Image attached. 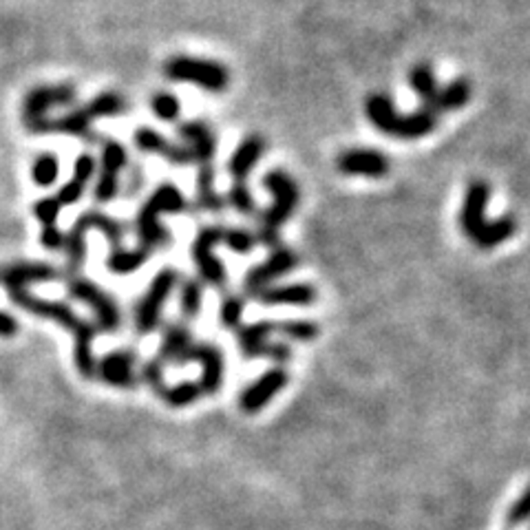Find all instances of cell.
Instances as JSON below:
<instances>
[{
    "mask_svg": "<svg viewBox=\"0 0 530 530\" xmlns=\"http://www.w3.org/2000/svg\"><path fill=\"white\" fill-rule=\"evenodd\" d=\"M219 318H222V325L226 327V330H237L239 323H241L243 318V299L237 297V294H226L222 301Z\"/></svg>",
    "mask_w": 530,
    "mask_h": 530,
    "instance_id": "cell-38",
    "label": "cell"
},
{
    "mask_svg": "<svg viewBox=\"0 0 530 530\" xmlns=\"http://www.w3.org/2000/svg\"><path fill=\"white\" fill-rule=\"evenodd\" d=\"M60 272L49 264H12L0 270V283L12 290H27L31 283H46V281L58 279Z\"/></svg>",
    "mask_w": 530,
    "mask_h": 530,
    "instance_id": "cell-21",
    "label": "cell"
},
{
    "mask_svg": "<svg viewBox=\"0 0 530 530\" xmlns=\"http://www.w3.org/2000/svg\"><path fill=\"white\" fill-rule=\"evenodd\" d=\"M201 305H204V288L197 279H189L181 283V292H180V307L184 318H192L199 316Z\"/></svg>",
    "mask_w": 530,
    "mask_h": 530,
    "instance_id": "cell-33",
    "label": "cell"
},
{
    "mask_svg": "<svg viewBox=\"0 0 530 530\" xmlns=\"http://www.w3.org/2000/svg\"><path fill=\"white\" fill-rule=\"evenodd\" d=\"M60 175V159L54 153H42L31 164V181L40 189H49L58 181Z\"/></svg>",
    "mask_w": 530,
    "mask_h": 530,
    "instance_id": "cell-32",
    "label": "cell"
},
{
    "mask_svg": "<svg viewBox=\"0 0 530 530\" xmlns=\"http://www.w3.org/2000/svg\"><path fill=\"white\" fill-rule=\"evenodd\" d=\"M164 76L172 82L197 84L208 93H223L230 84V73L223 64L215 60L190 58V55H172L164 64Z\"/></svg>",
    "mask_w": 530,
    "mask_h": 530,
    "instance_id": "cell-7",
    "label": "cell"
},
{
    "mask_svg": "<svg viewBox=\"0 0 530 530\" xmlns=\"http://www.w3.org/2000/svg\"><path fill=\"white\" fill-rule=\"evenodd\" d=\"M365 115L372 122L374 129L396 139H420L426 138L438 126V115L420 109L416 114L402 115L396 111V105L384 93H372L365 100Z\"/></svg>",
    "mask_w": 530,
    "mask_h": 530,
    "instance_id": "cell-2",
    "label": "cell"
},
{
    "mask_svg": "<svg viewBox=\"0 0 530 530\" xmlns=\"http://www.w3.org/2000/svg\"><path fill=\"white\" fill-rule=\"evenodd\" d=\"M135 363H138V356L133 349H115L106 354L100 363H96V376H100V380H105L111 387L130 389L138 384Z\"/></svg>",
    "mask_w": 530,
    "mask_h": 530,
    "instance_id": "cell-18",
    "label": "cell"
},
{
    "mask_svg": "<svg viewBox=\"0 0 530 530\" xmlns=\"http://www.w3.org/2000/svg\"><path fill=\"white\" fill-rule=\"evenodd\" d=\"M336 166L342 175H360L369 177V180H380L389 172L391 164L380 151L374 148H349V151L341 153L336 159Z\"/></svg>",
    "mask_w": 530,
    "mask_h": 530,
    "instance_id": "cell-17",
    "label": "cell"
},
{
    "mask_svg": "<svg viewBox=\"0 0 530 530\" xmlns=\"http://www.w3.org/2000/svg\"><path fill=\"white\" fill-rule=\"evenodd\" d=\"M151 111L157 120L175 122L181 114V102H180V97L172 96V93H168V91L155 93L153 100H151Z\"/></svg>",
    "mask_w": 530,
    "mask_h": 530,
    "instance_id": "cell-35",
    "label": "cell"
},
{
    "mask_svg": "<svg viewBox=\"0 0 530 530\" xmlns=\"http://www.w3.org/2000/svg\"><path fill=\"white\" fill-rule=\"evenodd\" d=\"M257 301L267 307H307L316 301V290L309 283L270 285L257 297Z\"/></svg>",
    "mask_w": 530,
    "mask_h": 530,
    "instance_id": "cell-22",
    "label": "cell"
},
{
    "mask_svg": "<svg viewBox=\"0 0 530 530\" xmlns=\"http://www.w3.org/2000/svg\"><path fill=\"white\" fill-rule=\"evenodd\" d=\"M9 299L22 307L25 312L36 314V316L54 321L63 325L64 330L73 332L76 336V349H73V360H76L78 372L84 378L96 376V356H93V339H96V327L91 323L82 321L67 303L60 301H46V299L34 297L27 290H12Z\"/></svg>",
    "mask_w": 530,
    "mask_h": 530,
    "instance_id": "cell-1",
    "label": "cell"
},
{
    "mask_svg": "<svg viewBox=\"0 0 530 530\" xmlns=\"http://www.w3.org/2000/svg\"><path fill=\"white\" fill-rule=\"evenodd\" d=\"M133 142L142 153L162 155V157H166V162H171L172 166H189V164H195L192 162L190 151L184 144L171 142V139L164 138V135L157 133L155 129H148V126L135 130Z\"/></svg>",
    "mask_w": 530,
    "mask_h": 530,
    "instance_id": "cell-20",
    "label": "cell"
},
{
    "mask_svg": "<svg viewBox=\"0 0 530 530\" xmlns=\"http://www.w3.org/2000/svg\"><path fill=\"white\" fill-rule=\"evenodd\" d=\"M515 230H517V222H515L513 217H500L495 219V222H489V226L477 234L473 246L480 248V250H492V248H497L500 243L509 241L515 234Z\"/></svg>",
    "mask_w": 530,
    "mask_h": 530,
    "instance_id": "cell-30",
    "label": "cell"
},
{
    "mask_svg": "<svg viewBox=\"0 0 530 530\" xmlns=\"http://www.w3.org/2000/svg\"><path fill=\"white\" fill-rule=\"evenodd\" d=\"M129 164V153L124 144L117 139H105L100 151V177L96 184V199L100 204H109L120 192V172Z\"/></svg>",
    "mask_w": 530,
    "mask_h": 530,
    "instance_id": "cell-14",
    "label": "cell"
},
{
    "mask_svg": "<svg viewBox=\"0 0 530 530\" xmlns=\"http://www.w3.org/2000/svg\"><path fill=\"white\" fill-rule=\"evenodd\" d=\"M40 243L46 250H64V234L58 226H42Z\"/></svg>",
    "mask_w": 530,
    "mask_h": 530,
    "instance_id": "cell-45",
    "label": "cell"
},
{
    "mask_svg": "<svg viewBox=\"0 0 530 530\" xmlns=\"http://www.w3.org/2000/svg\"><path fill=\"white\" fill-rule=\"evenodd\" d=\"M180 138L184 139V147L192 155V162L197 166H215V155H217V138H215L213 129L206 122L190 120L180 124L177 129Z\"/></svg>",
    "mask_w": 530,
    "mask_h": 530,
    "instance_id": "cell-19",
    "label": "cell"
},
{
    "mask_svg": "<svg viewBox=\"0 0 530 530\" xmlns=\"http://www.w3.org/2000/svg\"><path fill=\"white\" fill-rule=\"evenodd\" d=\"M471 100V82L467 78H458L453 82H449L447 87H442L435 97V115L449 114V111H459L468 105Z\"/></svg>",
    "mask_w": 530,
    "mask_h": 530,
    "instance_id": "cell-27",
    "label": "cell"
},
{
    "mask_svg": "<svg viewBox=\"0 0 530 530\" xmlns=\"http://www.w3.org/2000/svg\"><path fill=\"white\" fill-rule=\"evenodd\" d=\"M69 294H72L76 301H82L84 305L96 312L97 318V327L105 332H115L122 323V314L117 303L114 301L111 294H106L105 290L100 288L97 283H93L91 279H84V276H72L67 285Z\"/></svg>",
    "mask_w": 530,
    "mask_h": 530,
    "instance_id": "cell-11",
    "label": "cell"
},
{
    "mask_svg": "<svg viewBox=\"0 0 530 530\" xmlns=\"http://www.w3.org/2000/svg\"><path fill=\"white\" fill-rule=\"evenodd\" d=\"M409 84L411 88H414L417 100H420L422 109L435 114L433 106H435V97H438L440 87H438V80H435L433 67L425 63L416 64V67L409 72Z\"/></svg>",
    "mask_w": 530,
    "mask_h": 530,
    "instance_id": "cell-26",
    "label": "cell"
},
{
    "mask_svg": "<svg viewBox=\"0 0 530 530\" xmlns=\"http://www.w3.org/2000/svg\"><path fill=\"white\" fill-rule=\"evenodd\" d=\"M265 151V142L261 135H248L241 144L237 147V151L232 153L228 162V172L234 180V184H248V175L255 171V166L259 164L261 155Z\"/></svg>",
    "mask_w": 530,
    "mask_h": 530,
    "instance_id": "cell-23",
    "label": "cell"
},
{
    "mask_svg": "<svg viewBox=\"0 0 530 530\" xmlns=\"http://www.w3.org/2000/svg\"><path fill=\"white\" fill-rule=\"evenodd\" d=\"M197 206L208 213H222L226 199L217 192L215 186V166H199V177H197Z\"/></svg>",
    "mask_w": 530,
    "mask_h": 530,
    "instance_id": "cell-28",
    "label": "cell"
},
{
    "mask_svg": "<svg viewBox=\"0 0 530 530\" xmlns=\"http://www.w3.org/2000/svg\"><path fill=\"white\" fill-rule=\"evenodd\" d=\"M491 189L486 181L477 180L468 186L467 195H464L462 210H459V228L462 232L471 239V243L475 241L477 234L489 226L486 219V206H489Z\"/></svg>",
    "mask_w": 530,
    "mask_h": 530,
    "instance_id": "cell-16",
    "label": "cell"
},
{
    "mask_svg": "<svg viewBox=\"0 0 530 530\" xmlns=\"http://www.w3.org/2000/svg\"><path fill=\"white\" fill-rule=\"evenodd\" d=\"M223 232L226 228L223 226H206L199 230V234L195 237L190 248L192 261H195L197 270H199V276L213 288H223L226 285V267H223L222 259L215 255V248L222 243Z\"/></svg>",
    "mask_w": 530,
    "mask_h": 530,
    "instance_id": "cell-10",
    "label": "cell"
},
{
    "mask_svg": "<svg viewBox=\"0 0 530 530\" xmlns=\"http://www.w3.org/2000/svg\"><path fill=\"white\" fill-rule=\"evenodd\" d=\"M222 243H226L230 250L237 252V255H250L257 243H259V239H257L255 232L246 228H226Z\"/></svg>",
    "mask_w": 530,
    "mask_h": 530,
    "instance_id": "cell-36",
    "label": "cell"
},
{
    "mask_svg": "<svg viewBox=\"0 0 530 530\" xmlns=\"http://www.w3.org/2000/svg\"><path fill=\"white\" fill-rule=\"evenodd\" d=\"M192 345V332L184 323H172V325L166 327L164 332V341L157 349V360L162 365L177 363L181 354Z\"/></svg>",
    "mask_w": 530,
    "mask_h": 530,
    "instance_id": "cell-24",
    "label": "cell"
},
{
    "mask_svg": "<svg viewBox=\"0 0 530 530\" xmlns=\"http://www.w3.org/2000/svg\"><path fill=\"white\" fill-rule=\"evenodd\" d=\"M142 378H144V383L151 384V387L155 389V393H157L159 389L166 384L164 383V365L159 363L157 358L148 360V363L142 367Z\"/></svg>",
    "mask_w": 530,
    "mask_h": 530,
    "instance_id": "cell-43",
    "label": "cell"
},
{
    "mask_svg": "<svg viewBox=\"0 0 530 530\" xmlns=\"http://www.w3.org/2000/svg\"><path fill=\"white\" fill-rule=\"evenodd\" d=\"M151 257V250L147 248H133V250H124V248H114L106 259V267H109L114 274H133L139 267L148 261Z\"/></svg>",
    "mask_w": 530,
    "mask_h": 530,
    "instance_id": "cell-29",
    "label": "cell"
},
{
    "mask_svg": "<svg viewBox=\"0 0 530 530\" xmlns=\"http://www.w3.org/2000/svg\"><path fill=\"white\" fill-rule=\"evenodd\" d=\"M124 111H126L124 97L115 91H106L93 97L88 105L72 111V114L46 122L45 133H64V135H73V138L93 139V122L100 120V117L122 115Z\"/></svg>",
    "mask_w": 530,
    "mask_h": 530,
    "instance_id": "cell-5",
    "label": "cell"
},
{
    "mask_svg": "<svg viewBox=\"0 0 530 530\" xmlns=\"http://www.w3.org/2000/svg\"><path fill=\"white\" fill-rule=\"evenodd\" d=\"M189 363H199L201 365V391L206 396H215L219 393L223 384V354L217 345H210V342H192L189 349L177 358L175 365H189Z\"/></svg>",
    "mask_w": 530,
    "mask_h": 530,
    "instance_id": "cell-13",
    "label": "cell"
},
{
    "mask_svg": "<svg viewBox=\"0 0 530 530\" xmlns=\"http://www.w3.org/2000/svg\"><path fill=\"white\" fill-rule=\"evenodd\" d=\"M84 189H87V186L84 184H80L78 180H69L67 184L63 186V189L58 190V195H55V199L60 201V206H72V204H78L80 199H82V195H84Z\"/></svg>",
    "mask_w": 530,
    "mask_h": 530,
    "instance_id": "cell-42",
    "label": "cell"
},
{
    "mask_svg": "<svg viewBox=\"0 0 530 530\" xmlns=\"http://www.w3.org/2000/svg\"><path fill=\"white\" fill-rule=\"evenodd\" d=\"M60 201L55 197H42L34 204V217L38 219L42 226H58V217H60Z\"/></svg>",
    "mask_w": 530,
    "mask_h": 530,
    "instance_id": "cell-39",
    "label": "cell"
},
{
    "mask_svg": "<svg viewBox=\"0 0 530 530\" xmlns=\"http://www.w3.org/2000/svg\"><path fill=\"white\" fill-rule=\"evenodd\" d=\"M276 334V325L272 321H259L252 323V325H246L239 330V347H241L243 358L252 360L259 358L261 349H264L265 342L272 341V336Z\"/></svg>",
    "mask_w": 530,
    "mask_h": 530,
    "instance_id": "cell-25",
    "label": "cell"
},
{
    "mask_svg": "<svg viewBox=\"0 0 530 530\" xmlns=\"http://www.w3.org/2000/svg\"><path fill=\"white\" fill-rule=\"evenodd\" d=\"M177 281H180V274L172 267H164L153 276L147 294L135 305V330L139 334H151L157 330L159 321H162V309L172 290L177 288Z\"/></svg>",
    "mask_w": 530,
    "mask_h": 530,
    "instance_id": "cell-9",
    "label": "cell"
},
{
    "mask_svg": "<svg viewBox=\"0 0 530 530\" xmlns=\"http://www.w3.org/2000/svg\"><path fill=\"white\" fill-rule=\"evenodd\" d=\"M189 208L184 192L172 184H162L144 201L135 219V232H138L139 246L147 250H157L171 243V232L162 226V215H181Z\"/></svg>",
    "mask_w": 530,
    "mask_h": 530,
    "instance_id": "cell-3",
    "label": "cell"
},
{
    "mask_svg": "<svg viewBox=\"0 0 530 530\" xmlns=\"http://www.w3.org/2000/svg\"><path fill=\"white\" fill-rule=\"evenodd\" d=\"M18 330H21V325H18L16 318L7 312H0V336L3 339H12V336L18 334Z\"/></svg>",
    "mask_w": 530,
    "mask_h": 530,
    "instance_id": "cell-46",
    "label": "cell"
},
{
    "mask_svg": "<svg viewBox=\"0 0 530 530\" xmlns=\"http://www.w3.org/2000/svg\"><path fill=\"white\" fill-rule=\"evenodd\" d=\"M228 204L232 206L237 213H241L243 217H252L257 215V201L252 197L248 184H232V189L228 192Z\"/></svg>",
    "mask_w": 530,
    "mask_h": 530,
    "instance_id": "cell-37",
    "label": "cell"
},
{
    "mask_svg": "<svg viewBox=\"0 0 530 530\" xmlns=\"http://www.w3.org/2000/svg\"><path fill=\"white\" fill-rule=\"evenodd\" d=\"M259 358H270L274 360V363H288L290 358H292V349H290V345H285V342H265L264 349H261Z\"/></svg>",
    "mask_w": 530,
    "mask_h": 530,
    "instance_id": "cell-44",
    "label": "cell"
},
{
    "mask_svg": "<svg viewBox=\"0 0 530 530\" xmlns=\"http://www.w3.org/2000/svg\"><path fill=\"white\" fill-rule=\"evenodd\" d=\"M93 175H96V159H93V155H78L76 164H73V180H78L80 184L87 186L88 181L93 180Z\"/></svg>",
    "mask_w": 530,
    "mask_h": 530,
    "instance_id": "cell-41",
    "label": "cell"
},
{
    "mask_svg": "<svg viewBox=\"0 0 530 530\" xmlns=\"http://www.w3.org/2000/svg\"><path fill=\"white\" fill-rule=\"evenodd\" d=\"M91 230L105 234L109 239L111 248H122V239H124V226L114 217H109L106 213L100 210H87L84 215H80L78 222L73 223L69 234L64 237V250H67V270L73 276L78 274V270L84 264V255H87V246L84 239Z\"/></svg>",
    "mask_w": 530,
    "mask_h": 530,
    "instance_id": "cell-6",
    "label": "cell"
},
{
    "mask_svg": "<svg viewBox=\"0 0 530 530\" xmlns=\"http://www.w3.org/2000/svg\"><path fill=\"white\" fill-rule=\"evenodd\" d=\"M288 383H290L288 369L283 367L270 369V372H265L264 376H259L255 383L248 384V387L243 389L241 396H239V409L248 416L259 414L265 405H270L272 398H274L276 393L283 391Z\"/></svg>",
    "mask_w": 530,
    "mask_h": 530,
    "instance_id": "cell-15",
    "label": "cell"
},
{
    "mask_svg": "<svg viewBox=\"0 0 530 530\" xmlns=\"http://www.w3.org/2000/svg\"><path fill=\"white\" fill-rule=\"evenodd\" d=\"M297 252L290 250V248L285 246H276L264 264L255 265L248 272L246 279H243V292H246V297L257 299L265 288H270L276 279L290 274V272L297 267Z\"/></svg>",
    "mask_w": 530,
    "mask_h": 530,
    "instance_id": "cell-12",
    "label": "cell"
},
{
    "mask_svg": "<svg viewBox=\"0 0 530 530\" xmlns=\"http://www.w3.org/2000/svg\"><path fill=\"white\" fill-rule=\"evenodd\" d=\"M274 325H276V334L297 342H312L314 339H318V334H321V327L312 321H283V323H274Z\"/></svg>",
    "mask_w": 530,
    "mask_h": 530,
    "instance_id": "cell-34",
    "label": "cell"
},
{
    "mask_svg": "<svg viewBox=\"0 0 530 530\" xmlns=\"http://www.w3.org/2000/svg\"><path fill=\"white\" fill-rule=\"evenodd\" d=\"M157 396L162 398L166 405H171L172 409H181V407H189L192 402L199 400V398L204 396V391H201L199 383H180L172 384V387L164 384L157 391Z\"/></svg>",
    "mask_w": 530,
    "mask_h": 530,
    "instance_id": "cell-31",
    "label": "cell"
},
{
    "mask_svg": "<svg viewBox=\"0 0 530 530\" xmlns=\"http://www.w3.org/2000/svg\"><path fill=\"white\" fill-rule=\"evenodd\" d=\"M530 519V486L524 491V495L510 506L509 515H506V526L509 528H517L522 524H526Z\"/></svg>",
    "mask_w": 530,
    "mask_h": 530,
    "instance_id": "cell-40",
    "label": "cell"
},
{
    "mask_svg": "<svg viewBox=\"0 0 530 530\" xmlns=\"http://www.w3.org/2000/svg\"><path fill=\"white\" fill-rule=\"evenodd\" d=\"M76 88L72 84H55V87H36L22 100V124L31 133H45L49 111L54 106H69L76 102Z\"/></svg>",
    "mask_w": 530,
    "mask_h": 530,
    "instance_id": "cell-8",
    "label": "cell"
},
{
    "mask_svg": "<svg viewBox=\"0 0 530 530\" xmlns=\"http://www.w3.org/2000/svg\"><path fill=\"white\" fill-rule=\"evenodd\" d=\"M264 186L272 192V206L261 215L259 219V232L257 239L259 243H264L265 248L274 250L279 243L281 228L288 223V219L292 217V213L297 210L301 192H299V184L294 181V177L285 171H270L264 177Z\"/></svg>",
    "mask_w": 530,
    "mask_h": 530,
    "instance_id": "cell-4",
    "label": "cell"
}]
</instances>
